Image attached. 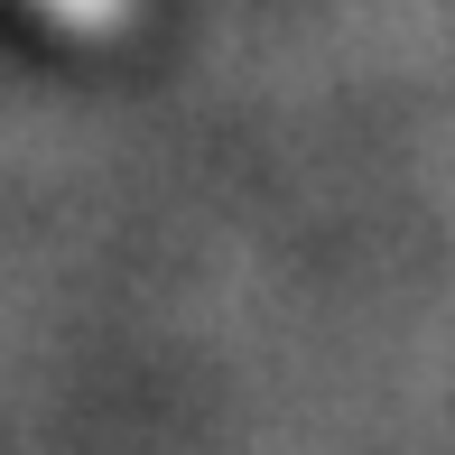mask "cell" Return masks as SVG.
Wrapping results in <instances>:
<instances>
[{"label": "cell", "mask_w": 455, "mask_h": 455, "mask_svg": "<svg viewBox=\"0 0 455 455\" xmlns=\"http://www.w3.org/2000/svg\"><path fill=\"white\" fill-rule=\"evenodd\" d=\"M37 19H56L66 37H121L140 19V0H28Z\"/></svg>", "instance_id": "1"}]
</instances>
